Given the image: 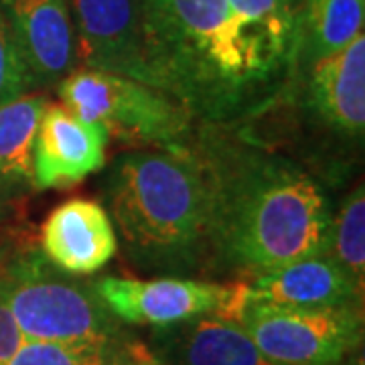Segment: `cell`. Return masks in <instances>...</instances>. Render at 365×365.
<instances>
[{
    "label": "cell",
    "mask_w": 365,
    "mask_h": 365,
    "mask_svg": "<svg viewBox=\"0 0 365 365\" xmlns=\"http://www.w3.org/2000/svg\"><path fill=\"white\" fill-rule=\"evenodd\" d=\"M193 146L209 185L211 272L254 278L327 254L335 209L307 167L234 126L199 124Z\"/></svg>",
    "instance_id": "cell-1"
},
{
    "label": "cell",
    "mask_w": 365,
    "mask_h": 365,
    "mask_svg": "<svg viewBox=\"0 0 365 365\" xmlns=\"http://www.w3.org/2000/svg\"><path fill=\"white\" fill-rule=\"evenodd\" d=\"M143 11L150 83L197 124L237 126L284 90L290 61L227 0H143Z\"/></svg>",
    "instance_id": "cell-2"
},
{
    "label": "cell",
    "mask_w": 365,
    "mask_h": 365,
    "mask_svg": "<svg viewBox=\"0 0 365 365\" xmlns=\"http://www.w3.org/2000/svg\"><path fill=\"white\" fill-rule=\"evenodd\" d=\"M102 197L118 244L138 270L185 278L211 272L209 185L193 143L118 155L104 173Z\"/></svg>",
    "instance_id": "cell-3"
},
{
    "label": "cell",
    "mask_w": 365,
    "mask_h": 365,
    "mask_svg": "<svg viewBox=\"0 0 365 365\" xmlns=\"http://www.w3.org/2000/svg\"><path fill=\"white\" fill-rule=\"evenodd\" d=\"M0 288L25 341L110 345L124 337L93 284L55 268L35 244L11 248L0 262Z\"/></svg>",
    "instance_id": "cell-4"
},
{
    "label": "cell",
    "mask_w": 365,
    "mask_h": 365,
    "mask_svg": "<svg viewBox=\"0 0 365 365\" xmlns=\"http://www.w3.org/2000/svg\"><path fill=\"white\" fill-rule=\"evenodd\" d=\"M55 91L69 112L134 148H181L199 126L169 93L116 73L78 67Z\"/></svg>",
    "instance_id": "cell-5"
},
{
    "label": "cell",
    "mask_w": 365,
    "mask_h": 365,
    "mask_svg": "<svg viewBox=\"0 0 365 365\" xmlns=\"http://www.w3.org/2000/svg\"><path fill=\"white\" fill-rule=\"evenodd\" d=\"M235 323L274 365H341L364 341L361 302L323 309L246 302Z\"/></svg>",
    "instance_id": "cell-6"
},
{
    "label": "cell",
    "mask_w": 365,
    "mask_h": 365,
    "mask_svg": "<svg viewBox=\"0 0 365 365\" xmlns=\"http://www.w3.org/2000/svg\"><path fill=\"white\" fill-rule=\"evenodd\" d=\"M96 294L120 323L169 327L201 314L237 321L246 304V282L215 284L185 276H104L91 282Z\"/></svg>",
    "instance_id": "cell-7"
},
{
    "label": "cell",
    "mask_w": 365,
    "mask_h": 365,
    "mask_svg": "<svg viewBox=\"0 0 365 365\" xmlns=\"http://www.w3.org/2000/svg\"><path fill=\"white\" fill-rule=\"evenodd\" d=\"M78 66L150 83L144 59L143 0H67Z\"/></svg>",
    "instance_id": "cell-8"
},
{
    "label": "cell",
    "mask_w": 365,
    "mask_h": 365,
    "mask_svg": "<svg viewBox=\"0 0 365 365\" xmlns=\"http://www.w3.org/2000/svg\"><path fill=\"white\" fill-rule=\"evenodd\" d=\"M31 90H55L78 69L76 29L67 0H0Z\"/></svg>",
    "instance_id": "cell-9"
},
{
    "label": "cell",
    "mask_w": 365,
    "mask_h": 365,
    "mask_svg": "<svg viewBox=\"0 0 365 365\" xmlns=\"http://www.w3.org/2000/svg\"><path fill=\"white\" fill-rule=\"evenodd\" d=\"M108 140L104 126L49 102L35 138V189H69L102 170Z\"/></svg>",
    "instance_id": "cell-10"
},
{
    "label": "cell",
    "mask_w": 365,
    "mask_h": 365,
    "mask_svg": "<svg viewBox=\"0 0 365 365\" xmlns=\"http://www.w3.org/2000/svg\"><path fill=\"white\" fill-rule=\"evenodd\" d=\"M114 223L102 203L73 197L53 209L41 225L43 256L71 276L98 272L118 252Z\"/></svg>",
    "instance_id": "cell-11"
},
{
    "label": "cell",
    "mask_w": 365,
    "mask_h": 365,
    "mask_svg": "<svg viewBox=\"0 0 365 365\" xmlns=\"http://www.w3.org/2000/svg\"><path fill=\"white\" fill-rule=\"evenodd\" d=\"M307 106L327 130L353 143L365 130V35L304 69Z\"/></svg>",
    "instance_id": "cell-12"
},
{
    "label": "cell",
    "mask_w": 365,
    "mask_h": 365,
    "mask_svg": "<svg viewBox=\"0 0 365 365\" xmlns=\"http://www.w3.org/2000/svg\"><path fill=\"white\" fill-rule=\"evenodd\" d=\"M364 288L329 254H317L262 272L246 282V302L323 309L361 302Z\"/></svg>",
    "instance_id": "cell-13"
},
{
    "label": "cell",
    "mask_w": 365,
    "mask_h": 365,
    "mask_svg": "<svg viewBox=\"0 0 365 365\" xmlns=\"http://www.w3.org/2000/svg\"><path fill=\"white\" fill-rule=\"evenodd\" d=\"M153 341L163 365H274L244 327L217 314L157 327Z\"/></svg>",
    "instance_id": "cell-14"
},
{
    "label": "cell",
    "mask_w": 365,
    "mask_h": 365,
    "mask_svg": "<svg viewBox=\"0 0 365 365\" xmlns=\"http://www.w3.org/2000/svg\"><path fill=\"white\" fill-rule=\"evenodd\" d=\"M290 76L364 35L365 0H300Z\"/></svg>",
    "instance_id": "cell-15"
},
{
    "label": "cell",
    "mask_w": 365,
    "mask_h": 365,
    "mask_svg": "<svg viewBox=\"0 0 365 365\" xmlns=\"http://www.w3.org/2000/svg\"><path fill=\"white\" fill-rule=\"evenodd\" d=\"M47 104L41 91L0 104V185L19 195L35 189V138Z\"/></svg>",
    "instance_id": "cell-16"
},
{
    "label": "cell",
    "mask_w": 365,
    "mask_h": 365,
    "mask_svg": "<svg viewBox=\"0 0 365 365\" xmlns=\"http://www.w3.org/2000/svg\"><path fill=\"white\" fill-rule=\"evenodd\" d=\"M327 254L364 288L365 280V191L355 187L333 211L331 242Z\"/></svg>",
    "instance_id": "cell-17"
},
{
    "label": "cell",
    "mask_w": 365,
    "mask_h": 365,
    "mask_svg": "<svg viewBox=\"0 0 365 365\" xmlns=\"http://www.w3.org/2000/svg\"><path fill=\"white\" fill-rule=\"evenodd\" d=\"M235 13L260 31L290 61L294 45L297 6L294 0H227Z\"/></svg>",
    "instance_id": "cell-18"
},
{
    "label": "cell",
    "mask_w": 365,
    "mask_h": 365,
    "mask_svg": "<svg viewBox=\"0 0 365 365\" xmlns=\"http://www.w3.org/2000/svg\"><path fill=\"white\" fill-rule=\"evenodd\" d=\"M116 343L96 345L25 341L9 365H108Z\"/></svg>",
    "instance_id": "cell-19"
},
{
    "label": "cell",
    "mask_w": 365,
    "mask_h": 365,
    "mask_svg": "<svg viewBox=\"0 0 365 365\" xmlns=\"http://www.w3.org/2000/svg\"><path fill=\"white\" fill-rule=\"evenodd\" d=\"M31 81L16 49L9 21L0 9V104L31 93Z\"/></svg>",
    "instance_id": "cell-20"
},
{
    "label": "cell",
    "mask_w": 365,
    "mask_h": 365,
    "mask_svg": "<svg viewBox=\"0 0 365 365\" xmlns=\"http://www.w3.org/2000/svg\"><path fill=\"white\" fill-rule=\"evenodd\" d=\"M23 343H25V337L16 325L13 313L9 309V302L4 299V292L0 288V365H9Z\"/></svg>",
    "instance_id": "cell-21"
},
{
    "label": "cell",
    "mask_w": 365,
    "mask_h": 365,
    "mask_svg": "<svg viewBox=\"0 0 365 365\" xmlns=\"http://www.w3.org/2000/svg\"><path fill=\"white\" fill-rule=\"evenodd\" d=\"M108 365H163V361L140 341L122 337L110 355Z\"/></svg>",
    "instance_id": "cell-22"
},
{
    "label": "cell",
    "mask_w": 365,
    "mask_h": 365,
    "mask_svg": "<svg viewBox=\"0 0 365 365\" xmlns=\"http://www.w3.org/2000/svg\"><path fill=\"white\" fill-rule=\"evenodd\" d=\"M19 193H14L11 189H6L4 185H0V223H4L14 211V203L19 199Z\"/></svg>",
    "instance_id": "cell-23"
},
{
    "label": "cell",
    "mask_w": 365,
    "mask_h": 365,
    "mask_svg": "<svg viewBox=\"0 0 365 365\" xmlns=\"http://www.w3.org/2000/svg\"><path fill=\"white\" fill-rule=\"evenodd\" d=\"M9 252H11V244H9V240H6L4 235L0 234V262L6 258Z\"/></svg>",
    "instance_id": "cell-24"
}]
</instances>
